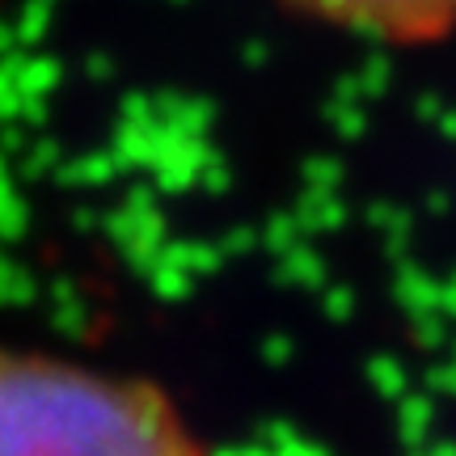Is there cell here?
<instances>
[{
    "label": "cell",
    "instance_id": "cell-1",
    "mask_svg": "<svg viewBox=\"0 0 456 456\" xmlns=\"http://www.w3.org/2000/svg\"><path fill=\"white\" fill-rule=\"evenodd\" d=\"M0 456H212L140 376L0 346Z\"/></svg>",
    "mask_w": 456,
    "mask_h": 456
},
{
    "label": "cell",
    "instance_id": "cell-2",
    "mask_svg": "<svg viewBox=\"0 0 456 456\" xmlns=\"http://www.w3.org/2000/svg\"><path fill=\"white\" fill-rule=\"evenodd\" d=\"M292 13L322 21L338 34L419 47L456 26V0H279Z\"/></svg>",
    "mask_w": 456,
    "mask_h": 456
}]
</instances>
